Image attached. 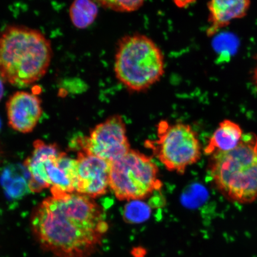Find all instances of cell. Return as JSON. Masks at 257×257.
I'll return each mask as SVG.
<instances>
[{
	"mask_svg": "<svg viewBox=\"0 0 257 257\" xmlns=\"http://www.w3.org/2000/svg\"><path fill=\"white\" fill-rule=\"evenodd\" d=\"M165 69L163 53L149 37L133 34L120 40L115 55L114 73L128 91H146L162 78Z\"/></svg>",
	"mask_w": 257,
	"mask_h": 257,
	"instance_id": "cell-4",
	"label": "cell"
},
{
	"mask_svg": "<svg viewBox=\"0 0 257 257\" xmlns=\"http://www.w3.org/2000/svg\"><path fill=\"white\" fill-rule=\"evenodd\" d=\"M6 109L10 126L23 134L31 133L43 114L39 96L26 91L14 93L8 99Z\"/></svg>",
	"mask_w": 257,
	"mask_h": 257,
	"instance_id": "cell-9",
	"label": "cell"
},
{
	"mask_svg": "<svg viewBox=\"0 0 257 257\" xmlns=\"http://www.w3.org/2000/svg\"><path fill=\"white\" fill-rule=\"evenodd\" d=\"M5 80L0 75V101H1L5 94Z\"/></svg>",
	"mask_w": 257,
	"mask_h": 257,
	"instance_id": "cell-18",
	"label": "cell"
},
{
	"mask_svg": "<svg viewBox=\"0 0 257 257\" xmlns=\"http://www.w3.org/2000/svg\"><path fill=\"white\" fill-rule=\"evenodd\" d=\"M151 208L148 204L141 200L128 201L124 208L123 219L130 224L144 222L150 217Z\"/></svg>",
	"mask_w": 257,
	"mask_h": 257,
	"instance_id": "cell-15",
	"label": "cell"
},
{
	"mask_svg": "<svg viewBox=\"0 0 257 257\" xmlns=\"http://www.w3.org/2000/svg\"><path fill=\"white\" fill-rule=\"evenodd\" d=\"M96 4L111 11L131 13L139 10L146 0H94Z\"/></svg>",
	"mask_w": 257,
	"mask_h": 257,
	"instance_id": "cell-16",
	"label": "cell"
},
{
	"mask_svg": "<svg viewBox=\"0 0 257 257\" xmlns=\"http://www.w3.org/2000/svg\"><path fill=\"white\" fill-rule=\"evenodd\" d=\"M157 131V139L147 140L145 146L169 172L184 175L189 166L200 160L201 143L190 125L162 120Z\"/></svg>",
	"mask_w": 257,
	"mask_h": 257,
	"instance_id": "cell-6",
	"label": "cell"
},
{
	"mask_svg": "<svg viewBox=\"0 0 257 257\" xmlns=\"http://www.w3.org/2000/svg\"><path fill=\"white\" fill-rule=\"evenodd\" d=\"M253 83L257 89V65L253 73Z\"/></svg>",
	"mask_w": 257,
	"mask_h": 257,
	"instance_id": "cell-19",
	"label": "cell"
},
{
	"mask_svg": "<svg viewBox=\"0 0 257 257\" xmlns=\"http://www.w3.org/2000/svg\"><path fill=\"white\" fill-rule=\"evenodd\" d=\"M250 0H210L208 3V37L213 36L236 19L245 17Z\"/></svg>",
	"mask_w": 257,
	"mask_h": 257,
	"instance_id": "cell-10",
	"label": "cell"
},
{
	"mask_svg": "<svg viewBox=\"0 0 257 257\" xmlns=\"http://www.w3.org/2000/svg\"><path fill=\"white\" fill-rule=\"evenodd\" d=\"M109 186L119 201L142 200L162 187L158 166L136 150L110 164Z\"/></svg>",
	"mask_w": 257,
	"mask_h": 257,
	"instance_id": "cell-5",
	"label": "cell"
},
{
	"mask_svg": "<svg viewBox=\"0 0 257 257\" xmlns=\"http://www.w3.org/2000/svg\"><path fill=\"white\" fill-rule=\"evenodd\" d=\"M30 175L25 166L11 165L6 167L0 177V183L9 200H21L31 192Z\"/></svg>",
	"mask_w": 257,
	"mask_h": 257,
	"instance_id": "cell-13",
	"label": "cell"
},
{
	"mask_svg": "<svg viewBox=\"0 0 257 257\" xmlns=\"http://www.w3.org/2000/svg\"><path fill=\"white\" fill-rule=\"evenodd\" d=\"M82 152L111 163L131 150L127 128L120 115H112L91 130L88 137L78 138Z\"/></svg>",
	"mask_w": 257,
	"mask_h": 257,
	"instance_id": "cell-7",
	"label": "cell"
},
{
	"mask_svg": "<svg viewBox=\"0 0 257 257\" xmlns=\"http://www.w3.org/2000/svg\"><path fill=\"white\" fill-rule=\"evenodd\" d=\"M35 239L54 257H91L108 229L103 209L79 193L52 196L31 217Z\"/></svg>",
	"mask_w": 257,
	"mask_h": 257,
	"instance_id": "cell-1",
	"label": "cell"
},
{
	"mask_svg": "<svg viewBox=\"0 0 257 257\" xmlns=\"http://www.w3.org/2000/svg\"><path fill=\"white\" fill-rule=\"evenodd\" d=\"M1 125H2L1 120H0V128H1Z\"/></svg>",
	"mask_w": 257,
	"mask_h": 257,
	"instance_id": "cell-20",
	"label": "cell"
},
{
	"mask_svg": "<svg viewBox=\"0 0 257 257\" xmlns=\"http://www.w3.org/2000/svg\"><path fill=\"white\" fill-rule=\"evenodd\" d=\"M209 172L217 188L229 201L249 204L257 199V136L243 134L238 146L211 156Z\"/></svg>",
	"mask_w": 257,
	"mask_h": 257,
	"instance_id": "cell-3",
	"label": "cell"
},
{
	"mask_svg": "<svg viewBox=\"0 0 257 257\" xmlns=\"http://www.w3.org/2000/svg\"><path fill=\"white\" fill-rule=\"evenodd\" d=\"M52 57L50 41L40 31L13 25L0 34V75L10 84L25 87L38 81Z\"/></svg>",
	"mask_w": 257,
	"mask_h": 257,
	"instance_id": "cell-2",
	"label": "cell"
},
{
	"mask_svg": "<svg viewBox=\"0 0 257 257\" xmlns=\"http://www.w3.org/2000/svg\"><path fill=\"white\" fill-rule=\"evenodd\" d=\"M177 7L181 9L188 8L193 4L196 0H173Z\"/></svg>",
	"mask_w": 257,
	"mask_h": 257,
	"instance_id": "cell-17",
	"label": "cell"
},
{
	"mask_svg": "<svg viewBox=\"0 0 257 257\" xmlns=\"http://www.w3.org/2000/svg\"><path fill=\"white\" fill-rule=\"evenodd\" d=\"M98 12L97 4L94 0H74L69 9L72 24L83 30L94 23Z\"/></svg>",
	"mask_w": 257,
	"mask_h": 257,
	"instance_id": "cell-14",
	"label": "cell"
},
{
	"mask_svg": "<svg viewBox=\"0 0 257 257\" xmlns=\"http://www.w3.org/2000/svg\"><path fill=\"white\" fill-rule=\"evenodd\" d=\"M243 136L239 124L229 119L223 120L212 135L204 153L211 156L217 153L229 152L238 146Z\"/></svg>",
	"mask_w": 257,
	"mask_h": 257,
	"instance_id": "cell-12",
	"label": "cell"
},
{
	"mask_svg": "<svg viewBox=\"0 0 257 257\" xmlns=\"http://www.w3.org/2000/svg\"><path fill=\"white\" fill-rule=\"evenodd\" d=\"M78 178L76 191L94 199L107 194L109 186L110 164L104 159L80 152L76 159Z\"/></svg>",
	"mask_w": 257,
	"mask_h": 257,
	"instance_id": "cell-8",
	"label": "cell"
},
{
	"mask_svg": "<svg viewBox=\"0 0 257 257\" xmlns=\"http://www.w3.org/2000/svg\"><path fill=\"white\" fill-rule=\"evenodd\" d=\"M34 147L33 152L26 159L24 165L30 173L31 192H39L51 187L46 168L47 160L61 152L57 144H46L41 140L35 141Z\"/></svg>",
	"mask_w": 257,
	"mask_h": 257,
	"instance_id": "cell-11",
	"label": "cell"
}]
</instances>
